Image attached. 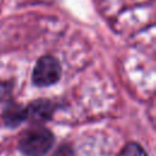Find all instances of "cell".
<instances>
[{
    "mask_svg": "<svg viewBox=\"0 0 156 156\" xmlns=\"http://www.w3.org/2000/svg\"><path fill=\"white\" fill-rule=\"evenodd\" d=\"M26 117H27V111L18 105H11L4 112V119L6 124L10 127H15L20 124Z\"/></svg>",
    "mask_w": 156,
    "mask_h": 156,
    "instance_id": "277c9868",
    "label": "cell"
},
{
    "mask_svg": "<svg viewBox=\"0 0 156 156\" xmlns=\"http://www.w3.org/2000/svg\"><path fill=\"white\" fill-rule=\"evenodd\" d=\"M54 136L45 128L27 130L20 139V150L27 156H43L52 146Z\"/></svg>",
    "mask_w": 156,
    "mask_h": 156,
    "instance_id": "6da1fadb",
    "label": "cell"
},
{
    "mask_svg": "<svg viewBox=\"0 0 156 156\" xmlns=\"http://www.w3.org/2000/svg\"><path fill=\"white\" fill-rule=\"evenodd\" d=\"M60 76V63L52 56H43L39 58L33 69V82L39 87H48L56 83Z\"/></svg>",
    "mask_w": 156,
    "mask_h": 156,
    "instance_id": "7a4b0ae2",
    "label": "cell"
},
{
    "mask_svg": "<svg viewBox=\"0 0 156 156\" xmlns=\"http://www.w3.org/2000/svg\"><path fill=\"white\" fill-rule=\"evenodd\" d=\"M52 105L50 101L46 100H39L33 102L27 111V116L32 117L34 121H44L50 118L51 113H52Z\"/></svg>",
    "mask_w": 156,
    "mask_h": 156,
    "instance_id": "3957f363",
    "label": "cell"
},
{
    "mask_svg": "<svg viewBox=\"0 0 156 156\" xmlns=\"http://www.w3.org/2000/svg\"><path fill=\"white\" fill-rule=\"evenodd\" d=\"M117 156H147L145 150L136 143H128Z\"/></svg>",
    "mask_w": 156,
    "mask_h": 156,
    "instance_id": "5b68a950",
    "label": "cell"
}]
</instances>
